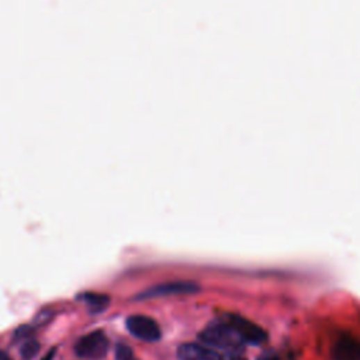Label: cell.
<instances>
[{"instance_id": "obj_4", "label": "cell", "mask_w": 360, "mask_h": 360, "mask_svg": "<svg viewBox=\"0 0 360 360\" xmlns=\"http://www.w3.org/2000/svg\"><path fill=\"white\" fill-rule=\"evenodd\" d=\"M127 329L138 339L147 342H156L161 339L159 325L149 317L133 316L127 320Z\"/></svg>"}, {"instance_id": "obj_1", "label": "cell", "mask_w": 360, "mask_h": 360, "mask_svg": "<svg viewBox=\"0 0 360 360\" xmlns=\"http://www.w3.org/2000/svg\"><path fill=\"white\" fill-rule=\"evenodd\" d=\"M200 341L213 349L228 350L229 353L243 352L244 343L236 336L232 328L224 321H217L206 327V329L200 334Z\"/></svg>"}, {"instance_id": "obj_8", "label": "cell", "mask_w": 360, "mask_h": 360, "mask_svg": "<svg viewBox=\"0 0 360 360\" xmlns=\"http://www.w3.org/2000/svg\"><path fill=\"white\" fill-rule=\"evenodd\" d=\"M79 300L90 309L92 313H100L103 311L107 306L110 298L104 294H96V293H83L82 295H79Z\"/></svg>"}, {"instance_id": "obj_10", "label": "cell", "mask_w": 360, "mask_h": 360, "mask_svg": "<svg viewBox=\"0 0 360 360\" xmlns=\"http://www.w3.org/2000/svg\"><path fill=\"white\" fill-rule=\"evenodd\" d=\"M38 350H40V343L35 339H27V342L22 347V354L26 359H31L33 356L37 354Z\"/></svg>"}, {"instance_id": "obj_3", "label": "cell", "mask_w": 360, "mask_h": 360, "mask_svg": "<svg viewBox=\"0 0 360 360\" xmlns=\"http://www.w3.org/2000/svg\"><path fill=\"white\" fill-rule=\"evenodd\" d=\"M107 350L108 339L101 331H95L82 336L75 345L76 354L86 360H101L107 354Z\"/></svg>"}, {"instance_id": "obj_9", "label": "cell", "mask_w": 360, "mask_h": 360, "mask_svg": "<svg viewBox=\"0 0 360 360\" xmlns=\"http://www.w3.org/2000/svg\"><path fill=\"white\" fill-rule=\"evenodd\" d=\"M115 359L117 360H138L134 354L133 349L124 343H118L115 347Z\"/></svg>"}, {"instance_id": "obj_13", "label": "cell", "mask_w": 360, "mask_h": 360, "mask_svg": "<svg viewBox=\"0 0 360 360\" xmlns=\"http://www.w3.org/2000/svg\"><path fill=\"white\" fill-rule=\"evenodd\" d=\"M0 360H13L6 352H2V350H0Z\"/></svg>"}, {"instance_id": "obj_11", "label": "cell", "mask_w": 360, "mask_h": 360, "mask_svg": "<svg viewBox=\"0 0 360 360\" xmlns=\"http://www.w3.org/2000/svg\"><path fill=\"white\" fill-rule=\"evenodd\" d=\"M258 360H280V359H279V356H277L275 352L269 350V352L262 353V354L258 357Z\"/></svg>"}, {"instance_id": "obj_14", "label": "cell", "mask_w": 360, "mask_h": 360, "mask_svg": "<svg viewBox=\"0 0 360 360\" xmlns=\"http://www.w3.org/2000/svg\"><path fill=\"white\" fill-rule=\"evenodd\" d=\"M54 354H55V350H52V352H49L42 360H52V357H54Z\"/></svg>"}, {"instance_id": "obj_7", "label": "cell", "mask_w": 360, "mask_h": 360, "mask_svg": "<svg viewBox=\"0 0 360 360\" xmlns=\"http://www.w3.org/2000/svg\"><path fill=\"white\" fill-rule=\"evenodd\" d=\"M332 360H360V341L350 336L342 335L331 350Z\"/></svg>"}, {"instance_id": "obj_6", "label": "cell", "mask_w": 360, "mask_h": 360, "mask_svg": "<svg viewBox=\"0 0 360 360\" xmlns=\"http://www.w3.org/2000/svg\"><path fill=\"white\" fill-rule=\"evenodd\" d=\"M199 290V286L192 281H174L155 286L142 294L138 298H151V297H161V295H170V294H192Z\"/></svg>"}, {"instance_id": "obj_12", "label": "cell", "mask_w": 360, "mask_h": 360, "mask_svg": "<svg viewBox=\"0 0 360 360\" xmlns=\"http://www.w3.org/2000/svg\"><path fill=\"white\" fill-rule=\"evenodd\" d=\"M228 360H248V359L243 354V352H235V353H229Z\"/></svg>"}, {"instance_id": "obj_2", "label": "cell", "mask_w": 360, "mask_h": 360, "mask_svg": "<svg viewBox=\"0 0 360 360\" xmlns=\"http://www.w3.org/2000/svg\"><path fill=\"white\" fill-rule=\"evenodd\" d=\"M222 320L232 328V331L243 341L244 345L259 346L268 341V334L262 327L241 316L228 314Z\"/></svg>"}, {"instance_id": "obj_5", "label": "cell", "mask_w": 360, "mask_h": 360, "mask_svg": "<svg viewBox=\"0 0 360 360\" xmlns=\"http://www.w3.org/2000/svg\"><path fill=\"white\" fill-rule=\"evenodd\" d=\"M177 357L180 360H225V357L218 350L197 343L180 345Z\"/></svg>"}]
</instances>
